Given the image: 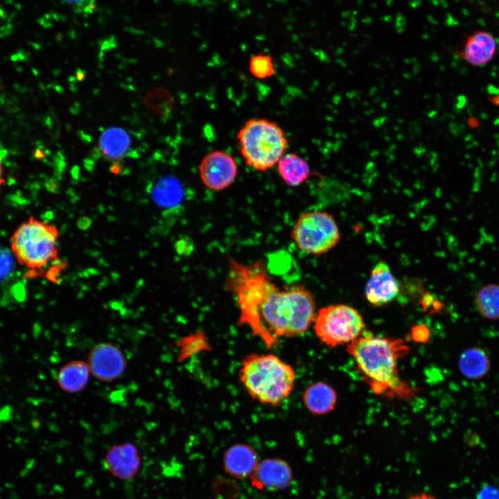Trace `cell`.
<instances>
[{"label":"cell","instance_id":"6da1fadb","mask_svg":"<svg viewBox=\"0 0 499 499\" xmlns=\"http://www.w3.org/2000/svg\"><path fill=\"white\" fill-rule=\"evenodd\" d=\"M226 286L247 327L268 349L281 338L301 335L314 321L315 298L301 284L279 288L262 261L241 263L230 259Z\"/></svg>","mask_w":499,"mask_h":499},{"label":"cell","instance_id":"7a4b0ae2","mask_svg":"<svg viewBox=\"0 0 499 499\" xmlns=\"http://www.w3.org/2000/svg\"><path fill=\"white\" fill-rule=\"evenodd\" d=\"M347 351L374 394L403 400L414 396L416 390L401 378L398 369L399 360L409 351L403 340L364 331Z\"/></svg>","mask_w":499,"mask_h":499},{"label":"cell","instance_id":"3957f363","mask_svg":"<svg viewBox=\"0 0 499 499\" xmlns=\"http://www.w3.org/2000/svg\"><path fill=\"white\" fill-rule=\"evenodd\" d=\"M293 368L272 353H250L241 360L238 380L247 394L263 405L278 406L295 383Z\"/></svg>","mask_w":499,"mask_h":499},{"label":"cell","instance_id":"277c9868","mask_svg":"<svg viewBox=\"0 0 499 499\" xmlns=\"http://www.w3.org/2000/svg\"><path fill=\"white\" fill-rule=\"evenodd\" d=\"M236 137L245 164L262 172L277 165L288 146L282 128L266 119H249L240 128Z\"/></svg>","mask_w":499,"mask_h":499},{"label":"cell","instance_id":"5b68a950","mask_svg":"<svg viewBox=\"0 0 499 499\" xmlns=\"http://www.w3.org/2000/svg\"><path fill=\"white\" fill-rule=\"evenodd\" d=\"M58 232L54 227L31 219L22 223L12 238L18 260L30 268H41L56 255Z\"/></svg>","mask_w":499,"mask_h":499},{"label":"cell","instance_id":"8992f818","mask_svg":"<svg viewBox=\"0 0 499 499\" xmlns=\"http://www.w3.org/2000/svg\"><path fill=\"white\" fill-rule=\"evenodd\" d=\"M298 249L312 255H322L334 248L340 240V231L333 216L326 211L301 213L290 232Z\"/></svg>","mask_w":499,"mask_h":499},{"label":"cell","instance_id":"52a82bcc","mask_svg":"<svg viewBox=\"0 0 499 499\" xmlns=\"http://www.w3.org/2000/svg\"><path fill=\"white\" fill-rule=\"evenodd\" d=\"M313 322L316 336L331 347L348 345L362 334L365 327L360 313L346 304H334L320 308Z\"/></svg>","mask_w":499,"mask_h":499},{"label":"cell","instance_id":"ba28073f","mask_svg":"<svg viewBox=\"0 0 499 499\" xmlns=\"http://www.w3.org/2000/svg\"><path fill=\"white\" fill-rule=\"evenodd\" d=\"M198 172L202 184L209 189L221 191L229 188L238 175V166L229 153L215 150L202 159Z\"/></svg>","mask_w":499,"mask_h":499},{"label":"cell","instance_id":"9c48e42d","mask_svg":"<svg viewBox=\"0 0 499 499\" xmlns=\"http://www.w3.org/2000/svg\"><path fill=\"white\" fill-rule=\"evenodd\" d=\"M87 364L91 374L105 382L119 378L126 366L123 353L111 343L96 344L89 353Z\"/></svg>","mask_w":499,"mask_h":499},{"label":"cell","instance_id":"30bf717a","mask_svg":"<svg viewBox=\"0 0 499 499\" xmlns=\"http://www.w3.org/2000/svg\"><path fill=\"white\" fill-rule=\"evenodd\" d=\"M399 292V283L389 266L384 261L377 263L365 286L367 301L374 306H383L395 299Z\"/></svg>","mask_w":499,"mask_h":499},{"label":"cell","instance_id":"8fae6325","mask_svg":"<svg viewBox=\"0 0 499 499\" xmlns=\"http://www.w3.org/2000/svg\"><path fill=\"white\" fill-rule=\"evenodd\" d=\"M141 458L137 446L130 442L114 444L104 458V466L114 477L130 480L139 472Z\"/></svg>","mask_w":499,"mask_h":499},{"label":"cell","instance_id":"7c38bea8","mask_svg":"<svg viewBox=\"0 0 499 499\" xmlns=\"http://www.w3.org/2000/svg\"><path fill=\"white\" fill-rule=\"evenodd\" d=\"M292 477V470L285 461L270 458L260 462L250 478L255 488L274 491L286 488Z\"/></svg>","mask_w":499,"mask_h":499},{"label":"cell","instance_id":"4fadbf2b","mask_svg":"<svg viewBox=\"0 0 499 499\" xmlns=\"http://www.w3.org/2000/svg\"><path fill=\"white\" fill-rule=\"evenodd\" d=\"M259 464L257 453L246 444H236L231 446L223 455L225 471L237 479L250 478Z\"/></svg>","mask_w":499,"mask_h":499},{"label":"cell","instance_id":"5bb4252c","mask_svg":"<svg viewBox=\"0 0 499 499\" xmlns=\"http://www.w3.org/2000/svg\"><path fill=\"white\" fill-rule=\"evenodd\" d=\"M496 51V42L493 35L480 30L467 37L459 54L471 65L477 67L489 62Z\"/></svg>","mask_w":499,"mask_h":499},{"label":"cell","instance_id":"9a60e30c","mask_svg":"<svg viewBox=\"0 0 499 499\" xmlns=\"http://www.w3.org/2000/svg\"><path fill=\"white\" fill-rule=\"evenodd\" d=\"M303 401L306 409L313 415H324L334 410L337 394L329 384L317 382L306 389Z\"/></svg>","mask_w":499,"mask_h":499},{"label":"cell","instance_id":"2e32d148","mask_svg":"<svg viewBox=\"0 0 499 499\" xmlns=\"http://www.w3.org/2000/svg\"><path fill=\"white\" fill-rule=\"evenodd\" d=\"M131 139L122 128L112 127L106 129L99 139V148L105 158L112 161L122 159L130 149Z\"/></svg>","mask_w":499,"mask_h":499},{"label":"cell","instance_id":"e0dca14e","mask_svg":"<svg viewBox=\"0 0 499 499\" xmlns=\"http://www.w3.org/2000/svg\"><path fill=\"white\" fill-rule=\"evenodd\" d=\"M89 373L87 362L82 360L71 361L60 369L57 381L64 391L69 393L79 392L87 385Z\"/></svg>","mask_w":499,"mask_h":499},{"label":"cell","instance_id":"ac0fdd59","mask_svg":"<svg viewBox=\"0 0 499 499\" xmlns=\"http://www.w3.org/2000/svg\"><path fill=\"white\" fill-rule=\"evenodd\" d=\"M277 170L283 182L292 187L302 184L310 175L307 161L295 153L285 154L277 164Z\"/></svg>","mask_w":499,"mask_h":499},{"label":"cell","instance_id":"d6986e66","mask_svg":"<svg viewBox=\"0 0 499 499\" xmlns=\"http://www.w3.org/2000/svg\"><path fill=\"white\" fill-rule=\"evenodd\" d=\"M459 367L461 373L466 378L477 379L484 376L489 371L490 362L484 350L472 347L461 353Z\"/></svg>","mask_w":499,"mask_h":499},{"label":"cell","instance_id":"ffe728a7","mask_svg":"<svg viewBox=\"0 0 499 499\" xmlns=\"http://www.w3.org/2000/svg\"><path fill=\"white\" fill-rule=\"evenodd\" d=\"M177 360L184 362L193 356L211 349L204 332L197 331L181 338L176 344Z\"/></svg>","mask_w":499,"mask_h":499},{"label":"cell","instance_id":"44dd1931","mask_svg":"<svg viewBox=\"0 0 499 499\" xmlns=\"http://www.w3.org/2000/svg\"><path fill=\"white\" fill-rule=\"evenodd\" d=\"M476 306L482 316L489 319H499V285L488 284L477 293Z\"/></svg>","mask_w":499,"mask_h":499},{"label":"cell","instance_id":"7402d4cb","mask_svg":"<svg viewBox=\"0 0 499 499\" xmlns=\"http://www.w3.org/2000/svg\"><path fill=\"white\" fill-rule=\"evenodd\" d=\"M249 70L250 73L258 79L272 77L275 73L272 58L262 53L253 55L250 60Z\"/></svg>","mask_w":499,"mask_h":499},{"label":"cell","instance_id":"603a6c76","mask_svg":"<svg viewBox=\"0 0 499 499\" xmlns=\"http://www.w3.org/2000/svg\"><path fill=\"white\" fill-rule=\"evenodd\" d=\"M15 265L12 253L7 249L1 250V279H7L12 272Z\"/></svg>","mask_w":499,"mask_h":499},{"label":"cell","instance_id":"cb8c5ba5","mask_svg":"<svg viewBox=\"0 0 499 499\" xmlns=\"http://www.w3.org/2000/svg\"><path fill=\"white\" fill-rule=\"evenodd\" d=\"M412 335L414 340L419 342H425L428 340L430 333L426 326H417L413 329Z\"/></svg>","mask_w":499,"mask_h":499},{"label":"cell","instance_id":"d4e9b609","mask_svg":"<svg viewBox=\"0 0 499 499\" xmlns=\"http://www.w3.org/2000/svg\"><path fill=\"white\" fill-rule=\"evenodd\" d=\"M408 499H439L437 497L427 493H418L410 496Z\"/></svg>","mask_w":499,"mask_h":499},{"label":"cell","instance_id":"484cf974","mask_svg":"<svg viewBox=\"0 0 499 499\" xmlns=\"http://www.w3.org/2000/svg\"><path fill=\"white\" fill-rule=\"evenodd\" d=\"M76 78L78 81H82L85 78V72L80 69H78L76 73Z\"/></svg>","mask_w":499,"mask_h":499}]
</instances>
